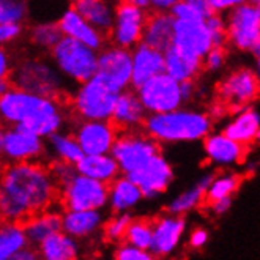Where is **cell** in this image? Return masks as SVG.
Returning <instances> with one entry per match:
<instances>
[{
    "instance_id": "1",
    "label": "cell",
    "mask_w": 260,
    "mask_h": 260,
    "mask_svg": "<svg viewBox=\"0 0 260 260\" xmlns=\"http://www.w3.org/2000/svg\"><path fill=\"white\" fill-rule=\"evenodd\" d=\"M60 186L48 161L4 166L0 181V215L4 221L24 222L58 204Z\"/></svg>"
},
{
    "instance_id": "2",
    "label": "cell",
    "mask_w": 260,
    "mask_h": 260,
    "mask_svg": "<svg viewBox=\"0 0 260 260\" xmlns=\"http://www.w3.org/2000/svg\"><path fill=\"white\" fill-rule=\"evenodd\" d=\"M0 115L5 125H24L44 139L65 129L71 120L65 100L35 95L14 85L0 95Z\"/></svg>"
},
{
    "instance_id": "3",
    "label": "cell",
    "mask_w": 260,
    "mask_h": 260,
    "mask_svg": "<svg viewBox=\"0 0 260 260\" xmlns=\"http://www.w3.org/2000/svg\"><path fill=\"white\" fill-rule=\"evenodd\" d=\"M213 125L208 112L185 104L171 112L150 114L144 129L161 145H172L202 142L213 131Z\"/></svg>"
},
{
    "instance_id": "4",
    "label": "cell",
    "mask_w": 260,
    "mask_h": 260,
    "mask_svg": "<svg viewBox=\"0 0 260 260\" xmlns=\"http://www.w3.org/2000/svg\"><path fill=\"white\" fill-rule=\"evenodd\" d=\"M14 87L27 90L30 93L65 100L70 95L68 81L60 73L51 57L43 55H25L18 58L13 65L10 78Z\"/></svg>"
},
{
    "instance_id": "5",
    "label": "cell",
    "mask_w": 260,
    "mask_h": 260,
    "mask_svg": "<svg viewBox=\"0 0 260 260\" xmlns=\"http://www.w3.org/2000/svg\"><path fill=\"white\" fill-rule=\"evenodd\" d=\"M118 93L98 74L74 85L67 98L71 120H111Z\"/></svg>"
},
{
    "instance_id": "6",
    "label": "cell",
    "mask_w": 260,
    "mask_h": 260,
    "mask_svg": "<svg viewBox=\"0 0 260 260\" xmlns=\"http://www.w3.org/2000/svg\"><path fill=\"white\" fill-rule=\"evenodd\" d=\"M51 60L70 84H82L98 73L100 51L71 37H63L49 52Z\"/></svg>"
},
{
    "instance_id": "7",
    "label": "cell",
    "mask_w": 260,
    "mask_h": 260,
    "mask_svg": "<svg viewBox=\"0 0 260 260\" xmlns=\"http://www.w3.org/2000/svg\"><path fill=\"white\" fill-rule=\"evenodd\" d=\"M227 44L232 49L260 55V11L252 2H244L225 13Z\"/></svg>"
},
{
    "instance_id": "8",
    "label": "cell",
    "mask_w": 260,
    "mask_h": 260,
    "mask_svg": "<svg viewBox=\"0 0 260 260\" xmlns=\"http://www.w3.org/2000/svg\"><path fill=\"white\" fill-rule=\"evenodd\" d=\"M58 204L63 210H108L109 185L76 172L60 185Z\"/></svg>"
},
{
    "instance_id": "9",
    "label": "cell",
    "mask_w": 260,
    "mask_h": 260,
    "mask_svg": "<svg viewBox=\"0 0 260 260\" xmlns=\"http://www.w3.org/2000/svg\"><path fill=\"white\" fill-rule=\"evenodd\" d=\"M161 151V144L144 129L120 131L112 148L121 174L131 175Z\"/></svg>"
},
{
    "instance_id": "10",
    "label": "cell",
    "mask_w": 260,
    "mask_h": 260,
    "mask_svg": "<svg viewBox=\"0 0 260 260\" xmlns=\"http://www.w3.org/2000/svg\"><path fill=\"white\" fill-rule=\"evenodd\" d=\"M0 153L5 164L46 161V139L24 125H7L0 134Z\"/></svg>"
},
{
    "instance_id": "11",
    "label": "cell",
    "mask_w": 260,
    "mask_h": 260,
    "mask_svg": "<svg viewBox=\"0 0 260 260\" xmlns=\"http://www.w3.org/2000/svg\"><path fill=\"white\" fill-rule=\"evenodd\" d=\"M258 96L260 84L257 73L255 70L248 67H241L231 71L216 85V100L225 104L231 114L252 106Z\"/></svg>"
},
{
    "instance_id": "12",
    "label": "cell",
    "mask_w": 260,
    "mask_h": 260,
    "mask_svg": "<svg viewBox=\"0 0 260 260\" xmlns=\"http://www.w3.org/2000/svg\"><path fill=\"white\" fill-rule=\"evenodd\" d=\"M136 91L148 114L171 112L185 106V100L181 95V82L166 71L142 84L139 88H136Z\"/></svg>"
},
{
    "instance_id": "13",
    "label": "cell",
    "mask_w": 260,
    "mask_h": 260,
    "mask_svg": "<svg viewBox=\"0 0 260 260\" xmlns=\"http://www.w3.org/2000/svg\"><path fill=\"white\" fill-rule=\"evenodd\" d=\"M100 78L114 91L121 93L133 88V52L117 44H106L100 51L98 73Z\"/></svg>"
},
{
    "instance_id": "14",
    "label": "cell",
    "mask_w": 260,
    "mask_h": 260,
    "mask_svg": "<svg viewBox=\"0 0 260 260\" xmlns=\"http://www.w3.org/2000/svg\"><path fill=\"white\" fill-rule=\"evenodd\" d=\"M148 13L150 11L128 4L126 0H118L115 10V21L108 35L109 43L126 49L136 48L137 44L142 43Z\"/></svg>"
},
{
    "instance_id": "15",
    "label": "cell",
    "mask_w": 260,
    "mask_h": 260,
    "mask_svg": "<svg viewBox=\"0 0 260 260\" xmlns=\"http://www.w3.org/2000/svg\"><path fill=\"white\" fill-rule=\"evenodd\" d=\"M71 125L85 155L111 153L120 133L112 120H71Z\"/></svg>"
},
{
    "instance_id": "16",
    "label": "cell",
    "mask_w": 260,
    "mask_h": 260,
    "mask_svg": "<svg viewBox=\"0 0 260 260\" xmlns=\"http://www.w3.org/2000/svg\"><path fill=\"white\" fill-rule=\"evenodd\" d=\"M186 232L185 216L172 215L166 211L153 219V243L150 252L155 258L172 257L183 243V235Z\"/></svg>"
},
{
    "instance_id": "17",
    "label": "cell",
    "mask_w": 260,
    "mask_h": 260,
    "mask_svg": "<svg viewBox=\"0 0 260 260\" xmlns=\"http://www.w3.org/2000/svg\"><path fill=\"white\" fill-rule=\"evenodd\" d=\"M207 161L218 169H234L246 162L248 148L224 131H211L202 141Z\"/></svg>"
},
{
    "instance_id": "18",
    "label": "cell",
    "mask_w": 260,
    "mask_h": 260,
    "mask_svg": "<svg viewBox=\"0 0 260 260\" xmlns=\"http://www.w3.org/2000/svg\"><path fill=\"white\" fill-rule=\"evenodd\" d=\"M128 177H131L141 186L147 201H155V199L167 192V189L172 185L174 169L169 159L159 151L158 155L147 161L141 169H137Z\"/></svg>"
},
{
    "instance_id": "19",
    "label": "cell",
    "mask_w": 260,
    "mask_h": 260,
    "mask_svg": "<svg viewBox=\"0 0 260 260\" xmlns=\"http://www.w3.org/2000/svg\"><path fill=\"white\" fill-rule=\"evenodd\" d=\"M172 46L197 58H204L213 48V37L205 21H177Z\"/></svg>"
},
{
    "instance_id": "20",
    "label": "cell",
    "mask_w": 260,
    "mask_h": 260,
    "mask_svg": "<svg viewBox=\"0 0 260 260\" xmlns=\"http://www.w3.org/2000/svg\"><path fill=\"white\" fill-rule=\"evenodd\" d=\"M57 22L65 37H71L78 41H82L96 51H101L109 41L108 35H104L101 30L91 25L73 5H70L60 13Z\"/></svg>"
},
{
    "instance_id": "21",
    "label": "cell",
    "mask_w": 260,
    "mask_h": 260,
    "mask_svg": "<svg viewBox=\"0 0 260 260\" xmlns=\"http://www.w3.org/2000/svg\"><path fill=\"white\" fill-rule=\"evenodd\" d=\"M104 210H63V231L82 243L103 238Z\"/></svg>"
},
{
    "instance_id": "22",
    "label": "cell",
    "mask_w": 260,
    "mask_h": 260,
    "mask_svg": "<svg viewBox=\"0 0 260 260\" xmlns=\"http://www.w3.org/2000/svg\"><path fill=\"white\" fill-rule=\"evenodd\" d=\"M148 115L150 114L145 109L139 95H137L136 88L134 90L128 88L118 93L111 120L120 131H131V129L144 128Z\"/></svg>"
},
{
    "instance_id": "23",
    "label": "cell",
    "mask_w": 260,
    "mask_h": 260,
    "mask_svg": "<svg viewBox=\"0 0 260 260\" xmlns=\"http://www.w3.org/2000/svg\"><path fill=\"white\" fill-rule=\"evenodd\" d=\"M133 52V88H139L151 78L166 71L164 51L153 48L147 43H139Z\"/></svg>"
},
{
    "instance_id": "24",
    "label": "cell",
    "mask_w": 260,
    "mask_h": 260,
    "mask_svg": "<svg viewBox=\"0 0 260 260\" xmlns=\"http://www.w3.org/2000/svg\"><path fill=\"white\" fill-rule=\"evenodd\" d=\"M222 131L244 147H251L260 136V112L254 106L235 111L224 123Z\"/></svg>"
},
{
    "instance_id": "25",
    "label": "cell",
    "mask_w": 260,
    "mask_h": 260,
    "mask_svg": "<svg viewBox=\"0 0 260 260\" xmlns=\"http://www.w3.org/2000/svg\"><path fill=\"white\" fill-rule=\"evenodd\" d=\"M144 199L141 186L131 177L121 174L109 185L108 210L111 213H131L142 204Z\"/></svg>"
},
{
    "instance_id": "26",
    "label": "cell",
    "mask_w": 260,
    "mask_h": 260,
    "mask_svg": "<svg viewBox=\"0 0 260 260\" xmlns=\"http://www.w3.org/2000/svg\"><path fill=\"white\" fill-rule=\"evenodd\" d=\"M24 227L30 244L38 246L48 237L63 231V208L60 204H55L54 207L30 216L24 221Z\"/></svg>"
},
{
    "instance_id": "27",
    "label": "cell",
    "mask_w": 260,
    "mask_h": 260,
    "mask_svg": "<svg viewBox=\"0 0 260 260\" xmlns=\"http://www.w3.org/2000/svg\"><path fill=\"white\" fill-rule=\"evenodd\" d=\"M37 248L43 260H76L84 255V243L65 231L48 237Z\"/></svg>"
},
{
    "instance_id": "28",
    "label": "cell",
    "mask_w": 260,
    "mask_h": 260,
    "mask_svg": "<svg viewBox=\"0 0 260 260\" xmlns=\"http://www.w3.org/2000/svg\"><path fill=\"white\" fill-rule=\"evenodd\" d=\"M175 18L171 11H150L142 41L153 48L166 51L172 46Z\"/></svg>"
},
{
    "instance_id": "29",
    "label": "cell",
    "mask_w": 260,
    "mask_h": 260,
    "mask_svg": "<svg viewBox=\"0 0 260 260\" xmlns=\"http://www.w3.org/2000/svg\"><path fill=\"white\" fill-rule=\"evenodd\" d=\"M118 0H73L71 5L104 35H109L115 21Z\"/></svg>"
},
{
    "instance_id": "30",
    "label": "cell",
    "mask_w": 260,
    "mask_h": 260,
    "mask_svg": "<svg viewBox=\"0 0 260 260\" xmlns=\"http://www.w3.org/2000/svg\"><path fill=\"white\" fill-rule=\"evenodd\" d=\"M213 177H215V174H207L199 178L192 186L177 194L172 201L166 205V211L172 213V215L186 216L189 213L196 211L197 208H201L202 205H205L207 189L210 186Z\"/></svg>"
},
{
    "instance_id": "31",
    "label": "cell",
    "mask_w": 260,
    "mask_h": 260,
    "mask_svg": "<svg viewBox=\"0 0 260 260\" xmlns=\"http://www.w3.org/2000/svg\"><path fill=\"white\" fill-rule=\"evenodd\" d=\"M48 145V155L46 161H65L70 164H78L85 155L81 148L78 139L73 131H58L46 139Z\"/></svg>"
},
{
    "instance_id": "32",
    "label": "cell",
    "mask_w": 260,
    "mask_h": 260,
    "mask_svg": "<svg viewBox=\"0 0 260 260\" xmlns=\"http://www.w3.org/2000/svg\"><path fill=\"white\" fill-rule=\"evenodd\" d=\"M164 57H166V73L171 74L172 78H175L180 82L197 79L204 71L202 58L185 54L183 51L177 49L175 46H171L169 49H166Z\"/></svg>"
},
{
    "instance_id": "33",
    "label": "cell",
    "mask_w": 260,
    "mask_h": 260,
    "mask_svg": "<svg viewBox=\"0 0 260 260\" xmlns=\"http://www.w3.org/2000/svg\"><path fill=\"white\" fill-rule=\"evenodd\" d=\"M76 169L79 174L100 180L103 183H111L121 175V169L112 153L104 155H84L82 159L76 164Z\"/></svg>"
},
{
    "instance_id": "34",
    "label": "cell",
    "mask_w": 260,
    "mask_h": 260,
    "mask_svg": "<svg viewBox=\"0 0 260 260\" xmlns=\"http://www.w3.org/2000/svg\"><path fill=\"white\" fill-rule=\"evenodd\" d=\"M28 244L30 241L24 222L4 221L2 229H0V258L14 260V257Z\"/></svg>"
},
{
    "instance_id": "35",
    "label": "cell",
    "mask_w": 260,
    "mask_h": 260,
    "mask_svg": "<svg viewBox=\"0 0 260 260\" xmlns=\"http://www.w3.org/2000/svg\"><path fill=\"white\" fill-rule=\"evenodd\" d=\"M65 35L57 21H40L28 28V41L40 52H51Z\"/></svg>"
},
{
    "instance_id": "36",
    "label": "cell",
    "mask_w": 260,
    "mask_h": 260,
    "mask_svg": "<svg viewBox=\"0 0 260 260\" xmlns=\"http://www.w3.org/2000/svg\"><path fill=\"white\" fill-rule=\"evenodd\" d=\"M241 181L243 177L237 172H232L231 169H222V172L215 174L207 189V204L219 201V199L232 197L238 191Z\"/></svg>"
},
{
    "instance_id": "37",
    "label": "cell",
    "mask_w": 260,
    "mask_h": 260,
    "mask_svg": "<svg viewBox=\"0 0 260 260\" xmlns=\"http://www.w3.org/2000/svg\"><path fill=\"white\" fill-rule=\"evenodd\" d=\"M171 13L177 21H207L215 11L208 0H181Z\"/></svg>"
},
{
    "instance_id": "38",
    "label": "cell",
    "mask_w": 260,
    "mask_h": 260,
    "mask_svg": "<svg viewBox=\"0 0 260 260\" xmlns=\"http://www.w3.org/2000/svg\"><path fill=\"white\" fill-rule=\"evenodd\" d=\"M131 213H111V216L106 219L104 227H103V241L108 244H115L125 241L128 227L133 221Z\"/></svg>"
},
{
    "instance_id": "39",
    "label": "cell",
    "mask_w": 260,
    "mask_h": 260,
    "mask_svg": "<svg viewBox=\"0 0 260 260\" xmlns=\"http://www.w3.org/2000/svg\"><path fill=\"white\" fill-rule=\"evenodd\" d=\"M125 241L134 244V246L150 251L153 243V219L147 218H133Z\"/></svg>"
},
{
    "instance_id": "40",
    "label": "cell",
    "mask_w": 260,
    "mask_h": 260,
    "mask_svg": "<svg viewBox=\"0 0 260 260\" xmlns=\"http://www.w3.org/2000/svg\"><path fill=\"white\" fill-rule=\"evenodd\" d=\"M27 18V0H0V24H24Z\"/></svg>"
},
{
    "instance_id": "41",
    "label": "cell",
    "mask_w": 260,
    "mask_h": 260,
    "mask_svg": "<svg viewBox=\"0 0 260 260\" xmlns=\"http://www.w3.org/2000/svg\"><path fill=\"white\" fill-rule=\"evenodd\" d=\"M112 257L115 260H151V258H155L150 251L137 248L128 241H121V243L115 244L112 249Z\"/></svg>"
},
{
    "instance_id": "42",
    "label": "cell",
    "mask_w": 260,
    "mask_h": 260,
    "mask_svg": "<svg viewBox=\"0 0 260 260\" xmlns=\"http://www.w3.org/2000/svg\"><path fill=\"white\" fill-rule=\"evenodd\" d=\"M205 22H207V27H208L210 34L213 37V43H215V46H227V22H225V14L213 13Z\"/></svg>"
},
{
    "instance_id": "43",
    "label": "cell",
    "mask_w": 260,
    "mask_h": 260,
    "mask_svg": "<svg viewBox=\"0 0 260 260\" xmlns=\"http://www.w3.org/2000/svg\"><path fill=\"white\" fill-rule=\"evenodd\" d=\"M227 63V48L225 46H215L204 58L202 65L207 73H219Z\"/></svg>"
},
{
    "instance_id": "44",
    "label": "cell",
    "mask_w": 260,
    "mask_h": 260,
    "mask_svg": "<svg viewBox=\"0 0 260 260\" xmlns=\"http://www.w3.org/2000/svg\"><path fill=\"white\" fill-rule=\"evenodd\" d=\"M24 35V24H0V41L11 44Z\"/></svg>"
},
{
    "instance_id": "45",
    "label": "cell",
    "mask_w": 260,
    "mask_h": 260,
    "mask_svg": "<svg viewBox=\"0 0 260 260\" xmlns=\"http://www.w3.org/2000/svg\"><path fill=\"white\" fill-rule=\"evenodd\" d=\"M210 240V235H208V231L204 227H196L191 231L189 237H188V246L192 249V251H201L207 246V243Z\"/></svg>"
},
{
    "instance_id": "46",
    "label": "cell",
    "mask_w": 260,
    "mask_h": 260,
    "mask_svg": "<svg viewBox=\"0 0 260 260\" xmlns=\"http://www.w3.org/2000/svg\"><path fill=\"white\" fill-rule=\"evenodd\" d=\"M248 2V0H208L210 7L213 8L215 13H221V14H225L231 10L237 8L238 5Z\"/></svg>"
},
{
    "instance_id": "47",
    "label": "cell",
    "mask_w": 260,
    "mask_h": 260,
    "mask_svg": "<svg viewBox=\"0 0 260 260\" xmlns=\"http://www.w3.org/2000/svg\"><path fill=\"white\" fill-rule=\"evenodd\" d=\"M232 197H225V199H219V201H215V202H210L207 204V207L210 208V211L213 213L215 216H222L225 213L231 211L232 208Z\"/></svg>"
},
{
    "instance_id": "48",
    "label": "cell",
    "mask_w": 260,
    "mask_h": 260,
    "mask_svg": "<svg viewBox=\"0 0 260 260\" xmlns=\"http://www.w3.org/2000/svg\"><path fill=\"white\" fill-rule=\"evenodd\" d=\"M181 95H183V100H185V104L194 103V100L199 95V87L196 84V79L181 82Z\"/></svg>"
},
{
    "instance_id": "49",
    "label": "cell",
    "mask_w": 260,
    "mask_h": 260,
    "mask_svg": "<svg viewBox=\"0 0 260 260\" xmlns=\"http://www.w3.org/2000/svg\"><path fill=\"white\" fill-rule=\"evenodd\" d=\"M11 70H13L11 57H10L7 49H2V51H0V79H2V78H10Z\"/></svg>"
},
{
    "instance_id": "50",
    "label": "cell",
    "mask_w": 260,
    "mask_h": 260,
    "mask_svg": "<svg viewBox=\"0 0 260 260\" xmlns=\"http://www.w3.org/2000/svg\"><path fill=\"white\" fill-rule=\"evenodd\" d=\"M181 0H151V11H171Z\"/></svg>"
},
{
    "instance_id": "51",
    "label": "cell",
    "mask_w": 260,
    "mask_h": 260,
    "mask_svg": "<svg viewBox=\"0 0 260 260\" xmlns=\"http://www.w3.org/2000/svg\"><path fill=\"white\" fill-rule=\"evenodd\" d=\"M40 258V252H38V248L34 246V244H28V246H25L16 257H14V260H37Z\"/></svg>"
},
{
    "instance_id": "52",
    "label": "cell",
    "mask_w": 260,
    "mask_h": 260,
    "mask_svg": "<svg viewBox=\"0 0 260 260\" xmlns=\"http://www.w3.org/2000/svg\"><path fill=\"white\" fill-rule=\"evenodd\" d=\"M126 2L145 11H151V0H126Z\"/></svg>"
},
{
    "instance_id": "53",
    "label": "cell",
    "mask_w": 260,
    "mask_h": 260,
    "mask_svg": "<svg viewBox=\"0 0 260 260\" xmlns=\"http://www.w3.org/2000/svg\"><path fill=\"white\" fill-rule=\"evenodd\" d=\"M255 73H257L258 84H260V55H258V57H255Z\"/></svg>"
},
{
    "instance_id": "54",
    "label": "cell",
    "mask_w": 260,
    "mask_h": 260,
    "mask_svg": "<svg viewBox=\"0 0 260 260\" xmlns=\"http://www.w3.org/2000/svg\"><path fill=\"white\" fill-rule=\"evenodd\" d=\"M252 4H254V5L257 7V10L260 11V0H255V2H252Z\"/></svg>"
},
{
    "instance_id": "55",
    "label": "cell",
    "mask_w": 260,
    "mask_h": 260,
    "mask_svg": "<svg viewBox=\"0 0 260 260\" xmlns=\"http://www.w3.org/2000/svg\"><path fill=\"white\" fill-rule=\"evenodd\" d=\"M249 2H255V0H249Z\"/></svg>"
},
{
    "instance_id": "56",
    "label": "cell",
    "mask_w": 260,
    "mask_h": 260,
    "mask_svg": "<svg viewBox=\"0 0 260 260\" xmlns=\"http://www.w3.org/2000/svg\"><path fill=\"white\" fill-rule=\"evenodd\" d=\"M258 141H260V136H258Z\"/></svg>"
}]
</instances>
